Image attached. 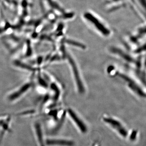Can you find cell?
I'll use <instances>...</instances> for the list:
<instances>
[{"instance_id": "5b68a950", "label": "cell", "mask_w": 146, "mask_h": 146, "mask_svg": "<svg viewBox=\"0 0 146 146\" xmlns=\"http://www.w3.org/2000/svg\"><path fill=\"white\" fill-rule=\"evenodd\" d=\"M68 112L71 119L75 123L80 132L83 133H86L88 131V128L85 123L78 117L72 109L68 110Z\"/></svg>"}, {"instance_id": "8fae6325", "label": "cell", "mask_w": 146, "mask_h": 146, "mask_svg": "<svg viewBox=\"0 0 146 146\" xmlns=\"http://www.w3.org/2000/svg\"><path fill=\"white\" fill-rule=\"evenodd\" d=\"M138 132L136 130L132 131L130 135H129V139L131 141H133L136 140V138L138 136Z\"/></svg>"}, {"instance_id": "9c48e42d", "label": "cell", "mask_w": 146, "mask_h": 146, "mask_svg": "<svg viewBox=\"0 0 146 146\" xmlns=\"http://www.w3.org/2000/svg\"><path fill=\"white\" fill-rule=\"evenodd\" d=\"M30 84H27L25 85H24L23 86L21 87V89L17 91V92L13 94V95H11L10 97V99L11 100L16 99L18 98V97L20 96L22 94L25 93L29 88Z\"/></svg>"}, {"instance_id": "7a4b0ae2", "label": "cell", "mask_w": 146, "mask_h": 146, "mask_svg": "<svg viewBox=\"0 0 146 146\" xmlns=\"http://www.w3.org/2000/svg\"><path fill=\"white\" fill-rule=\"evenodd\" d=\"M103 120L123 138H126L129 136L127 129L119 121L109 117H104Z\"/></svg>"}, {"instance_id": "7c38bea8", "label": "cell", "mask_w": 146, "mask_h": 146, "mask_svg": "<svg viewBox=\"0 0 146 146\" xmlns=\"http://www.w3.org/2000/svg\"><path fill=\"white\" fill-rule=\"evenodd\" d=\"M123 1H124V0H110V2L114 3H121Z\"/></svg>"}, {"instance_id": "277c9868", "label": "cell", "mask_w": 146, "mask_h": 146, "mask_svg": "<svg viewBox=\"0 0 146 146\" xmlns=\"http://www.w3.org/2000/svg\"><path fill=\"white\" fill-rule=\"evenodd\" d=\"M33 129L36 141L39 146H46V140L44 138V132L40 123L35 122L33 125Z\"/></svg>"}, {"instance_id": "30bf717a", "label": "cell", "mask_w": 146, "mask_h": 146, "mask_svg": "<svg viewBox=\"0 0 146 146\" xmlns=\"http://www.w3.org/2000/svg\"><path fill=\"white\" fill-rule=\"evenodd\" d=\"M65 42L68 44L72 45L74 46L78 47V48H81L85 49L86 48L85 45L79 42H77L74 40H71V39H65Z\"/></svg>"}, {"instance_id": "8992f818", "label": "cell", "mask_w": 146, "mask_h": 146, "mask_svg": "<svg viewBox=\"0 0 146 146\" xmlns=\"http://www.w3.org/2000/svg\"><path fill=\"white\" fill-rule=\"evenodd\" d=\"M11 118L9 117L6 119H0V145L6 133L11 131L10 127Z\"/></svg>"}, {"instance_id": "ba28073f", "label": "cell", "mask_w": 146, "mask_h": 146, "mask_svg": "<svg viewBox=\"0 0 146 146\" xmlns=\"http://www.w3.org/2000/svg\"><path fill=\"white\" fill-rule=\"evenodd\" d=\"M111 50L112 52L116 54L119 55L120 56L123 58V59H124L125 60H127L129 62H130L131 61H133L132 58L130 56L128 55L125 53L121 50L117 48L113 47V48H111Z\"/></svg>"}, {"instance_id": "3957f363", "label": "cell", "mask_w": 146, "mask_h": 146, "mask_svg": "<svg viewBox=\"0 0 146 146\" xmlns=\"http://www.w3.org/2000/svg\"><path fill=\"white\" fill-rule=\"evenodd\" d=\"M68 59L69 60V63L73 71V74L74 76L75 79L76 83L79 92L80 93H83L84 91V88L83 84L82 83L80 74L78 70L77 66L76 65L75 62L73 60L72 58L70 56H68Z\"/></svg>"}, {"instance_id": "6da1fadb", "label": "cell", "mask_w": 146, "mask_h": 146, "mask_svg": "<svg viewBox=\"0 0 146 146\" xmlns=\"http://www.w3.org/2000/svg\"><path fill=\"white\" fill-rule=\"evenodd\" d=\"M83 19L98 32L105 36L111 34V31L108 26L98 16L91 11H85L82 15Z\"/></svg>"}, {"instance_id": "52a82bcc", "label": "cell", "mask_w": 146, "mask_h": 146, "mask_svg": "<svg viewBox=\"0 0 146 146\" xmlns=\"http://www.w3.org/2000/svg\"><path fill=\"white\" fill-rule=\"evenodd\" d=\"M46 145L48 146H74V142L70 140L61 139H48Z\"/></svg>"}]
</instances>
